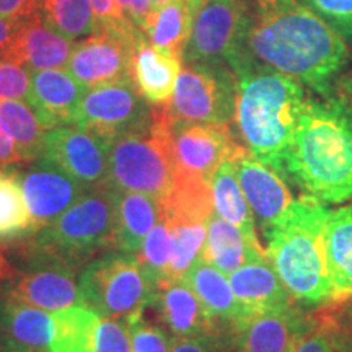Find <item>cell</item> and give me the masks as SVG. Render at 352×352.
I'll list each match as a JSON object with an SVG mask.
<instances>
[{
	"instance_id": "obj_24",
	"label": "cell",
	"mask_w": 352,
	"mask_h": 352,
	"mask_svg": "<svg viewBox=\"0 0 352 352\" xmlns=\"http://www.w3.org/2000/svg\"><path fill=\"white\" fill-rule=\"evenodd\" d=\"M183 280H186L189 287L195 290L223 333L230 334L232 328L248 315L233 294L227 274L202 258L192 266Z\"/></svg>"
},
{
	"instance_id": "obj_22",
	"label": "cell",
	"mask_w": 352,
	"mask_h": 352,
	"mask_svg": "<svg viewBox=\"0 0 352 352\" xmlns=\"http://www.w3.org/2000/svg\"><path fill=\"white\" fill-rule=\"evenodd\" d=\"M228 280L233 294L248 315L280 310L297 303L285 289L267 254L250 259L233 271Z\"/></svg>"
},
{
	"instance_id": "obj_14",
	"label": "cell",
	"mask_w": 352,
	"mask_h": 352,
	"mask_svg": "<svg viewBox=\"0 0 352 352\" xmlns=\"http://www.w3.org/2000/svg\"><path fill=\"white\" fill-rule=\"evenodd\" d=\"M311 324L314 314H305L297 303L250 314L232 328V352H294Z\"/></svg>"
},
{
	"instance_id": "obj_49",
	"label": "cell",
	"mask_w": 352,
	"mask_h": 352,
	"mask_svg": "<svg viewBox=\"0 0 352 352\" xmlns=\"http://www.w3.org/2000/svg\"><path fill=\"white\" fill-rule=\"evenodd\" d=\"M252 2L256 13H267L279 10V8L289 6V3L296 2V0H252Z\"/></svg>"
},
{
	"instance_id": "obj_41",
	"label": "cell",
	"mask_w": 352,
	"mask_h": 352,
	"mask_svg": "<svg viewBox=\"0 0 352 352\" xmlns=\"http://www.w3.org/2000/svg\"><path fill=\"white\" fill-rule=\"evenodd\" d=\"M171 352H232L230 334H201L191 338H176Z\"/></svg>"
},
{
	"instance_id": "obj_39",
	"label": "cell",
	"mask_w": 352,
	"mask_h": 352,
	"mask_svg": "<svg viewBox=\"0 0 352 352\" xmlns=\"http://www.w3.org/2000/svg\"><path fill=\"white\" fill-rule=\"evenodd\" d=\"M95 352H132L127 320L101 316L96 327Z\"/></svg>"
},
{
	"instance_id": "obj_13",
	"label": "cell",
	"mask_w": 352,
	"mask_h": 352,
	"mask_svg": "<svg viewBox=\"0 0 352 352\" xmlns=\"http://www.w3.org/2000/svg\"><path fill=\"white\" fill-rule=\"evenodd\" d=\"M41 157L88 189L109 183L108 147L77 124L47 132Z\"/></svg>"
},
{
	"instance_id": "obj_21",
	"label": "cell",
	"mask_w": 352,
	"mask_h": 352,
	"mask_svg": "<svg viewBox=\"0 0 352 352\" xmlns=\"http://www.w3.org/2000/svg\"><path fill=\"white\" fill-rule=\"evenodd\" d=\"M52 333L50 311L0 294V352H50Z\"/></svg>"
},
{
	"instance_id": "obj_6",
	"label": "cell",
	"mask_w": 352,
	"mask_h": 352,
	"mask_svg": "<svg viewBox=\"0 0 352 352\" xmlns=\"http://www.w3.org/2000/svg\"><path fill=\"white\" fill-rule=\"evenodd\" d=\"M109 183L120 191L142 192L164 201L175 183L170 126L164 107L140 129L116 138L108 148Z\"/></svg>"
},
{
	"instance_id": "obj_28",
	"label": "cell",
	"mask_w": 352,
	"mask_h": 352,
	"mask_svg": "<svg viewBox=\"0 0 352 352\" xmlns=\"http://www.w3.org/2000/svg\"><path fill=\"white\" fill-rule=\"evenodd\" d=\"M212 195H214V212L220 215L228 223L240 228L245 233L246 239L259 250H264L259 243L256 233V222L250 208L248 201L241 191V186L233 170L232 162L219 166L212 178Z\"/></svg>"
},
{
	"instance_id": "obj_40",
	"label": "cell",
	"mask_w": 352,
	"mask_h": 352,
	"mask_svg": "<svg viewBox=\"0 0 352 352\" xmlns=\"http://www.w3.org/2000/svg\"><path fill=\"white\" fill-rule=\"evenodd\" d=\"M32 74L23 65L0 59V101L30 98Z\"/></svg>"
},
{
	"instance_id": "obj_16",
	"label": "cell",
	"mask_w": 352,
	"mask_h": 352,
	"mask_svg": "<svg viewBox=\"0 0 352 352\" xmlns=\"http://www.w3.org/2000/svg\"><path fill=\"white\" fill-rule=\"evenodd\" d=\"M153 314V321L166 329L175 338H191L201 334L223 333L204 303L186 280L165 283L155 287V292L147 305Z\"/></svg>"
},
{
	"instance_id": "obj_3",
	"label": "cell",
	"mask_w": 352,
	"mask_h": 352,
	"mask_svg": "<svg viewBox=\"0 0 352 352\" xmlns=\"http://www.w3.org/2000/svg\"><path fill=\"white\" fill-rule=\"evenodd\" d=\"M233 74L240 138L254 158L284 178L285 157L310 95L300 82L276 70L250 65Z\"/></svg>"
},
{
	"instance_id": "obj_30",
	"label": "cell",
	"mask_w": 352,
	"mask_h": 352,
	"mask_svg": "<svg viewBox=\"0 0 352 352\" xmlns=\"http://www.w3.org/2000/svg\"><path fill=\"white\" fill-rule=\"evenodd\" d=\"M50 352H95L96 327L101 316L83 305L54 311Z\"/></svg>"
},
{
	"instance_id": "obj_42",
	"label": "cell",
	"mask_w": 352,
	"mask_h": 352,
	"mask_svg": "<svg viewBox=\"0 0 352 352\" xmlns=\"http://www.w3.org/2000/svg\"><path fill=\"white\" fill-rule=\"evenodd\" d=\"M294 352H341V349L329 328L314 314V324L303 334Z\"/></svg>"
},
{
	"instance_id": "obj_33",
	"label": "cell",
	"mask_w": 352,
	"mask_h": 352,
	"mask_svg": "<svg viewBox=\"0 0 352 352\" xmlns=\"http://www.w3.org/2000/svg\"><path fill=\"white\" fill-rule=\"evenodd\" d=\"M192 13L186 0H173L157 8L147 36L158 50L170 52L183 60L189 33H191Z\"/></svg>"
},
{
	"instance_id": "obj_17",
	"label": "cell",
	"mask_w": 352,
	"mask_h": 352,
	"mask_svg": "<svg viewBox=\"0 0 352 352\" xmlns=\"http://www.w3.org/2000/svg\"><path fill=\"white\" fill-rule=\"evenodd\" d=\"M230 162L239 178L241 191L252 208L254 222L261 228L263 235H266L272 223L294 202L287 184L284 183L283 176L261 164L246 147Z\"/></svg>"
},
{
	"instance_id": "obj_19",
	"label": "cell",
	"mask_w": 352,
	"mask_h": 352,
	"mask_svg": "<svg viewBox=\"0 0 352 352\" xmlns=\"http://www.w3.org/2000/svg\"><path fill=\"white\" fill-rule=\"evenodd\" d=\"M76 44V41L52 30L36 10L21 21L10 50L2 59L23 65L32 72L63 69L67 67Z\"/></svg>"
},
{
	"instance_id": "obj_43",
	"label": "cell",
	"mask_w": 352,
	"mask_h": 352,
	"mask_svg": "<svg viewBox=\"0 0 352 352\" xmlns=\"http://www.w3.org/2000/svg\"><path fill=\"white\" fill-rule=\"evenodd\" d=\"M122 15L145 34L151 30L157 8L152 0H116Z\"/></svg>"
},
{
	"instance_id": "obj_52",
	"label": "cell",
	"mask_w": 352,
	"mask_h": 352,
	"mask_svg": "<svg viewBox=\"0 0 352 352\" xmlns=\"http://www.w3.org/2000/svg\"><path fill=\"white\" fill-rule=\"evenodd\" d=\"M152 2H153V6H155V8H160V7L166 6V3L173 2V0H152Z\"/></svg>"
},
{
	"instance_id": "obj_1",
	"label": "cell",
	"mask_w": 352,
	"mask_h": 352,
	"mask_svg": "<svg viewBox=\"0 0 352 352\" xmlns=\"http://www.w3.org/2000/svg\"><path fill=\"white\" fill-rule=\"evenodd\" d=\"M351 50L331 25L296 0L279 10L256 13L228 67L233 72L250 65L276 70L327 98L349 69Z\"/></svg>"
},
{
	"instance_id": "obj_27",
	"label": "cell",
	"mask_w": 352,
	"mask_h": 352,
	"mask_svg": "<svg viewBox=\"0 0 352 352\" xmlns=\"http://www.w3.org/2000/svg\"><path fill=\"white\" fill-rule=\"evenodd\" d=\"M264 254L266 250L256 248L240 228L228 223L220 215L212 214L208 223V240L202 252L204 261L230 276L250 259Z\"/></svg>"
},
{
	"instance_id": "obj_10",
	"label": "cell",
	"mask_w": 352,
	"mask_h": 352,
	"mask_svg": "<svg viewBox=\"0 0 352 352\" xmlns=\"http://www.w3.org/2000/svg\"><path fill=\"white\" fill-rule=\"evenodd\" d=\"M155 107L139 94L132 78L85 91L76 124L90 131L109 148L116 138L140 129L153 120Z\"/></svg>"
},
{
	"instance_id": "obj_47",
	"label": "cell",
	"mask_w": 352,
	"mask_h": 352,
	"mask_svg": "<svg viewBox=\"0 0 352 352\" xmlns=\"http://www.w3.org/2000/svg\"><path fill=\"white\" fill-rule=\"evenodd\" d=\"M21 20L15 19H6V16H0V59L7 54V51L10 50L13 39H15L16 33H19Z\"/></svg>"
},
{
	"instance_id": "obj_44",
	"label": "cell",
	"mask_w": 352,
	"mask_h": 352,
	"mask_svg": "<svg viewBox=\"0 0 352 352\" xmlns=\"http://www.w3.org/2000/svg\"><path fill=\"white\" fill-rule=\"evenodd\" d=\"M95 13V32L101 28H129L134 26L122 15L116 0H91Z\"/></svg>"
},
{
	"instance_id": "obj_15",
	"label": "cell",
	"mask_w": 352,
	"mask_h": 352,
	"mask_svg": "<svg viewBox=\"0 0 352 352\" xmlns=\"http://www.w3.org/2000/svg\"><path fill=\"white\" fill-rule=\"evenodd\" d=\"M20 183L32 214V233L50 227L88 189L43 157L20 175Z\"/></svg>"
},
{
	"instance_id": "obj_36",
	"label": "cell",
	"mask_w": 352,
	"mask_h": 352,
	"mask_svg": "<svg viewBox=\"0 0 352 352\" xmlns=\"http://www.w3.org/2000/svg\"><path fill=\"white\" fill-rule=\"evenodd\" d=\"M131 331L132 352H171L175 338L155 323L145 318L144 308L127 320Z\"/></svg>"
},
{
	"instance_id": "obj_12",
	"label": "cell",
	"mask_w": 352,
	"mask_h": 352,
	"mask_svg": "<svg viewBox=\"0 0 352 352\" xmlns=\"http://www.w3.org/2000/svg\"><path fill=\"white\" fill-rule=\"evenodd\" d=\"M168 126L175 175L195 176L212 183L219 166L245 148L235 139L230 124L183 122L168 118Z\"/></svg>"
},
{
	"instance_id": "obj_18",
	"label": "cell",
	"mask_w": 352,
	"mask_h": 352,
	"mask_svg": "<svg viewBox=\"0 0 352 352\" xmlns=\"http://www.w3.org/2000/svg\"><path fill=\"white\" fill-rule=\"evenodd\" d=\"M0 290V294L25 305L52 314L74 305H82L76 271L69 267L28 266L23 272H15Z\"/></svg>"
},
{
	"instance_id": "obj_45",
	"label": "cell",
	"mask_w": 352,
	"mask_h": 352,
	"mask_svg": "<svg viewBox=\"0 0 352 352\" xmlns=\"http://www.w3.org/2000/svg\"><path fill=\"white\" fill-rule=\"evenodd\" d=\"M38 0H0V16L21 20L36 12Z\"/></svg>"
},
{
	"instance_id": "obj_20",
	"label": "cell",
	"mask_w": 352,
	"mask_h": 352,
	"mask_svg": "<svg viewBox=\"0 0 352 352\" xmlns=\"http://www.w3.org/2000/svg\"><path fill=\"white\" fill-rule=\"evenodd\" d=\"M85 88L72 74L63 69L34 70L26 103L32 104L47 129L76 124Z\"/></svg>"
},
{
	"instance_id": "obj_31",
	"label": "cell",
	"mask_w": 352,
	"mask_h": 352,
	"mask_svg": "<svg viewBox=\"0 0 352 352\" xmlns=\"http://www.w3.org/2000/svg\"><path fill=\"white\" fill-rule=\"evenodd\" d=\"M168 220L173 235V258L166 274V283H175V280H183L192 266L202 258L208 240L209 222L183 217H168Z\"/></svg>"
},
{
	"instance_id": "obj_11",
	"label": "cell",
	"mask_w": 352,
	"mask_h": 352,
	"mask_svg": "<svg viewBox=\"0 0 352 352\" xmlns=\"http://www.w3.org/2000/svg\"><path fill=\"white\" fill-rule=\"evenodd\" d=\"M139 28H101L74 47L69 72L85 90L132 78V56Z\"/></svg>"
},
{
	"instance_id": "obj_9",
	"label": "cell",
	"mask_w": 352,
	"mask_h": 352,
	"mask_svg": "<svg viewBox=\"0 0 352 352\" xmlns=\"http://www.w3.org/2000/svg\"><path fill=\"white\" fill-rule=\"evenodd\" d=\"M256 10L252 0H206L192 16L183 63H228L239 54Z\"/></svg>"
},
{
	"instance_id": "obj_2",
	"label": "cell",
	"mask_w": 352,
	"mask_h": 352,
	"mask_svg": "<svg viewBox=\"0 0 352 352\" xmlns=\"http://www.w3.org/2000/svg\"><path fill=\"white\" fill-rule=\"evenodd\" d=\"M284 178L323 204L352 199V118L334 95L308 96Z\"/></svg>"
},
{
	"instance_id": "obj_4",
	"label": "cell",
	"mask_w": 352,
	"mask_h": 352,
	"mask_svg": "<svg viewBox=\"0 0 352 352\" xmlns=\"http://www.w3.org/2000/svg\"><path fill=\"white\" fill-rule=\"evenodd\" d=\"M323 202L303 195L272 223L264 239L266 254L292 298L303 305H323L331 298Z\"/></svg>"
},
{
	"instance_id": "obj_23",
	"label": "cell",
	"mask_w": 352,
	"mask_h": 352,
	"mask_svg": "<svg viewBox=\"0 0 352 352\" xmlns=\"http://www.w3.org/2000/svg\"><path fill=\"white\" fill-rule=\"evenodd\" d=\"M140 33L132 56V82L139 94L153 107H164L175 94L183 60L158 50Z\"/></svg>"
},
{
	"instance_id": "obj_25",
	"label": "cell",
	"mask_w": 352,
	"mask_h": 352,
	"mask_svg": "<svg viewBox=\"0 0 352 352\" xmlns=\"http://www.w3.org/2000/svg\"><path fill=\"white\" fill-rule=\"evenodd\" d=\"M327 258L331 280V298L328 303L352 298V204L329 210Z\"/></svg>"
},
{
	"instance_id": "obj_8",
	"label": "cell",
	"mask_w": 352,
	"mask_h": 352,
	"mask_svg": "<svg viewBox=\"0 0 352 352\" xmlns=\"http://www.w3.org/2000/svg\"><path fill=\"white\" fill-rule=\"evenodd\" d=\"M164 109L173 121L232 124L236 76L226 63H183L175 94Z\"/></svg>"
},
{
	"instance_id": "obj_35",
	"label": "cell",
	"mask_w": 352,
	"mask_h": 352,
	"mask_svg": "<svg viewBox=\"0 0 352 352\" xmlns=\"http://www.w3.org/2000/svg\"><path fill=\"white\" fill-rule=\"evenodd\" d=\"M135 258L153 285L166 283V274L173 258V235H171V223L166 217L165 209L157 226L145 236L142 246Z\"/></svg>"
},
{
	"instance_id": "obj_48",
	"label": "cell",
	"mask_w": 352,
	"mask_h": 352,
	"mask_svg": "<svg viewBox=\"0 0 352 352\" xmlns=\"http://www.w3.org/2000/svg\"><path fill=\"white\" fill-rule=\"evenodd\" d=\"M333 95L344 104L347 113L352 118V69H347L342 76L338 78L336 85H334Z\"/></svg>"
},
{
	"instance_id": "obj_51",
	"label": "cell",
	"mask_w": 352,
	"mask_h": 352,
	"mask_svg": "<svg viewBox=\"0 0 352 352\" xmlns=\"http://www.w3.org/2000/svg\"><path fill=\"white\" fill-rule=\"evenodd\" d=\"M186 2H188L189 10H191V13H192V16H195V13L199 10L201 6L206 2V0H186Z\"/></svg>"
},
{
	"instance_id": "obj_46",
	"label": "cell",
	"mask_w": 352,
	"mask_h": 352,
	"mask_svg": "<svg viewBox=\"0 0 352 352\" xmlns=\"http://www.w3.org/2000/svg\"><path fill=\"white\" fill-rule=\"evenodd\" d=\"M19 164H25L23 157L20 155L15 142L10 139V135L7 134L2 122H0V165L12 166Z\"/></svg>"
},
{
	"instance_id": "obj_38",
	"label": "cell",
	"mask_w": 352,
	"mask_h": 352,
	"mask_svg": "<svg viewBox=\"0 0 352 352\" xmlns=\"http://www.w3.org/2000/svg\"><path fill=\"white\" fill-rule=\"evenodd\" d=\"M336 338L341 352H352V298L329 303L315 314Z\"/></svg>"
},
{
	"instance_id": "obj_34",
	"label": "cell",
	"mask_w": 352,
	"mask_h": 352,
	"mask_svg": "<svg viewBox=\"0 0 352 352\" xmlns=\"http://www.w3.org/2000/svg\"><path fill=\"white\" fill-rule=\"evenodd\" d=\"M33 222L16 171L0 178V241L32 235Z\"/></svg>"
},
{
	"instance_id": "obj_7",
	"label": "cell",
	"mask_w": 352,
	"mask_h": 352,
	"mask_svg": "<svg viewBox=\"0 0 352 352\" xmlns=\"http://www.w3.org/2000/svg\"><path fill=\"white\" fill-rule=\"evenodd\" d=\"M78 289L83 307L104 318L121 320L139 314L155 292L135 254L121 250L91 259L83 267Z\"/></svg>"
},
{
	"instance_id": "obj_50",
	"label": "cell",
	"mask_w": 352,
	"mask_h": 352,
	"mask_svg": "<svg viewBox=\"0 0 352 352\" xmlns=\"http://www.w3.org/2000/svg\"><path fill=\"white\" fill-rule=\"evenodd\" d=\"M13 274H15V271H13L12 264L8 263V259L6 254L0 252V289L6 285V283L8 279H12Z\"/></svg>"
},
{
	"instance_id": "obj_26",
	"label": "cell",
	"mask_w": 352,
	"mask_h": 352,
	"mask_svg": "<svg viewBox=\"0 0 352 352\" xmlns=\"http://www.w3.org/2000/svg\"><path fill=\"white\" fill-rule=\"evenodd\" d=\"M164 214V201L142 192L120 191L116 220V250L135 254L145 236Z\"/></svg>"
},
{
	"instance_id": "obj_29",
	"label": "cell",
	"mask_w": 352,
	"mask_h": 352,
	"mask_svg": "<svg viewBox=\"0 0 352 352\" xmlns=\"http://www.w3.org/2000/svg\"><path fill=\"white\" fill-rule=\"evenodd\" d=\"M0 122L15 142L25 164L41 157L50 129L43 124L32 104L23 100L0 101Z\"/></svg>"
},
{
	"instance_id": "obj_37",
	"label": "cell",
	"mask_w": 352,
	"mask_h": 352,
	"mask_svg": "<svg viewBox=\"0 0 352 352\" xmlns=\"http://www.w3.org/2000/svg\"><path fill=\"white\" fill-rule=\"evenodd\" d=\"M331 25L352 47V0H298Z\"/></svg>"
},
{
	"instance_id": "obj_5",
	"label": "cell",
	"mask_w": 352,
	"mask_h": 352,
	"mask_svg": "<svg viewBox=\"0 0 352 352\" xmlns=\"http://www.w3.org/2000/svg\"><path fill=\"white\" fill-rule=\"evenodd\" d=\"M120 189L111 183L83 192L50 227L25 236L16 253L28 266H60L82 270L101 252L116 250Z\"/></svg>"
},
{
	"instance_id": "obj_32",
	"label": "cell",
	"mask_w": 352,
	"mask_h": 352,
	"mask_svg": "<svg viewBox=\"0 0 352 352\" xmlns=\"http://www.w3.org/2000/svg\"><path fill=\"white\" fill-rule=\"evenodd\" d=\"M41 19L72 41H82L95 33L91 0H38Z\"/></svg>"
},
{
	"instance_id": "obj_53",
	"label": "cell",
	"mask_w": 352,
	"mask_h": 352,
	"mask_svg": "<svg viewBox=\"0 0 352 352\" xmlns=\"http://www.w3.org/2000/svg\"><path fill=\"white\" fill-rule=\"evenodd\" d=\"M7 173H8V166L0 165V178H2V176H6Z\"/></svg>"
}]
</instances>
